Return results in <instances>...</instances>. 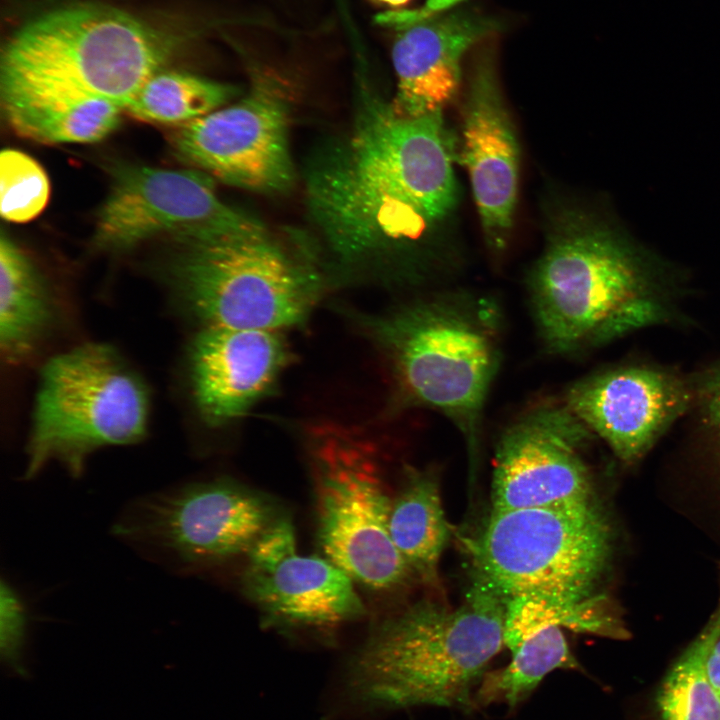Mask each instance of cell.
<instances>
[{
	"label": "cell",
	"instance_id": "1",
	"mask_svg": "<svg viewBox=\"0 0 720 720\" xmlns=\"http://www.w3.org/2000/svg\"><path fill=\"white\" fill-rule=\"evenodd\" d=\"M359 68L349 128L305 169V199L336 267L402 287L441 272L440 229L458 201L443 111L397 112Z\"/></svg>",
	"mask_w": 720,
	"mask_h": 720
},
{
	"label": "cell",
	"instance_id": "2",
	"mask_svg": "<svg viewBox=\"0 0 720 720\" xmlns=\"http://www.w3.org/2000/svg\"><path fill=\"white\" fill-rule=\"evenodd\" d=\"M505 611L504 599L475 577L458 607L423 599L384 620L345 663L336 681L335 711H473L488 664L505 646Z\"/></svg>",
	"mask_w": 720,
	"mask_h": 720
},
{
	"label": "cell",
	"instance_id": "3",
	"mask_svg": "<svg viewBox=\"0 0 720 720\" xmlns=\"http://www.w3.org/2000/svg\"><path fill=\"white\" fill-rule=\"evenodd\" d=\"M670 280L608 224L576 209L558 212L527 277L538 338L546 352L568 356L671 321Z\"/></svg>",
	"mask_w": 720,
	"mask_h": 720
},
{
	"label": "cell",
	"instance_id": "4",
	"mask_svg": "<svg viewBox=\"0 0 720 720\" xmlns=\"http://www.w3.org/2000/svg\"><path fill=\"white\" fill-rule=\"evenodd\" d=\"M376 344L406 404L446 417L476 473L485 405L502 359L496 302L462 289L414 296L382 313L348 311Z\"/></svg>",
	"mask_w": 720,
	"mask_h": 720
},
{
	"label": "cell",
	"instance_id": "5",
	"mask_svg": "<svg viewBox=\"0 0 720 720\" xmlns=\"http://www.w3.org/2000/svg\"><path fill=\"white\" fill-rule=\"evenodd\" d=\"M168 280L205 326L279 331L304 325L320 299L319 253L257 229L172 237Z\"/></svg>",
	"mask_w": 720,
	"mask_h": 720
},
{
	"label": "cell",
	"instance_id": "6",
	"mask_svg": "<svg viewBox=\"0 0 720 720\" xmlns=\"http://www.w3.org/2000/svg\"><path fill=\"white\" fill-rule=\"evenodd\" d=\"M178 42L121 9L71 4L39 15L9 38L1 53L0 83L84 93L125 110L175 54Z\"/></svg>",
	"mask_w": 720,
	"mask_h": 720
},
{
	"label": "cell",
	"instance_id": "7",
	"mask_svg": "<svg viewBox=\"0 0 720 720\" xmlns=\"http://www.w3.org/2000/svg\"><path fill=\"white\" fill-rule=\"evenodd\" d=\"M148 393L111 346L86 343L43 366L26 446L25 479L57 461L79 476L94 451L146 434Z\"/></svg>",
	"mask_w": 720,
	"mask_h": 720
},
{
	"label": "cell",
	"instance_id": "8",
	"mask_svg": "<svg viewBox=\"0 0 720 720\" xmlns=\"http://www.w3.org/2000/svg\"><path fill=\"white\" fill-rule=\"evenodd\" d=\"M306 447L321 555L373 593L409 584L413 575L389 533L392 497L376 447L336 427L312 429Z\"/></svg>",
	"mask_w": 720,
	"mask_h": 720
},
{
	"label": "cell",
	"instance_id": "9",
	"mask_svg": "<svg viewBox=\"0 0 720 720\" xmlns=\"http://www.w3.org/2000/svg\"><path fill=\"white\" fill-rule=\"evenodd\" d=\"M610 528L595 499L491 512L469 543L475 577L504 601L587 596L607 567Z\"/></svg>",
	"mask_w": 720,
	"mask_h": 720
},
{
	"label": "cell",
	"instance_id": "10",
	"mask_svg": "<svg viewBox=\"0 0 720 720\" xmlns=\"http://www.w3.org/2000/svg\"><path fill=\"white\" fill-rule=\"evenodd\" d=\"M281 514L270 497L218 477L138 499L114 531L169 567L196 571L245 557Z\"/></svg>",
	"mask_w": 720,
	"mask_h": 720
},
{
	"label": "cell",
	"instance_id": "11",
	"mask_svg": "<svg viewBox=\"0 0 720 720\" xmlns=\"http://www.w3.org/2000/svg\"><path fill=\"white\" fill-rule=\"evenodd\" d=\"M249 76L244 96L179 126L172 146L182 161L215 180L254 192H284L296 176L289 147L291 86L259 64L251 65Z\"/></svg>",
	"mask_w": 720,
	"mask_h": 720
},
{
	"label": "cell",
	"instance_id": "12",
	"mask_svg": "<svg viewBox=\"0 0 720 720\" xmlns=\"http://www.w3.org/2000/svg\"><path fill=\"white\" fill-rule=\"evenodd\" d=\"M595 437L562 398L528 405L498 438L492 512L594 499L584 450Z\"/></svg>",
	"mask_w": 720,
	"mask_h": 720
},
{
	"label": "cell",
	"instance_id": "13",
	"mask_svg": "<svg viewBox=\"0 0 720 720\" xmlns=\"http://www.w3.org/2000/svg\"><path fill=\"white\" fill-rule=\"evenodd\" d=\"M264 226L225 203L215 179L196 168H117L93 233L96 248L128 250L158 236L230 232Z\"/></svg>",
	"mask_w": 720,
	"mask_h": 720
},
{
	"label": "cell",
	"instance_id": "14",
	"mask_svg": "<svg viewBox=\"0 0 720 720\" xmlns=\"http://www.w3.org/2000/svg\"><path fill=\"white\" fill-rule=\"evenodd\" d=\"M562 399L624 462L644 455L694 400L693 386L670 372L625 366L570 385Z\"/></svg>",
	"mask_w": 720,
	"mask_h": 720
},
{
	"label": "cell",
	"instance_id": "15",
	"mask_svg": "<svg viewBox=\"0 0 720 720\" xmlns=\"http://www.w3.org/2000/svg\"><path fill=\"white\" fill-rule=\"evenodd\" d=\"M462 160L488 249L507 247L517 203L519 146L489 54L473 69L463 110Z\"/></svg>",
	"mask_w": 720,
	"mask_h": 720
},
{
	"label": "cell",
	"instance_id": "16",
	"mask_svg": "<svg viewBox=\"0 0 720 720\" xmlns=\"http://www.w3.org/2000/svg\"><path fill=\"white\" fill-rule=\"evenodd\" d=\"M279 331L205 326L189 350L191 390L201 419L220 428L245 416L290 362Z\"/></svg>",
	"mask_w": 720,
	"mask_h": 720
},
{
	"label": "cell",
	"instance_id": "17",
	"mask_svg": "<svg viewBox=\"0 0 720 720\" xmlns=\"http://www.w3.org/2000/svg\"><path fill=\"white\" fill-rule=\"evenodd\" d=\"M241 586L264 622L286 631L328 636L366 613L356 583L323 555L246 560Z\"/></svg>",
	"mask_w": 720,
	"mask_h": 720
},
{
	"label": "cell",
	"instance_id": "18",
	"mask_svg": "<svg viewBox=\"0 0 720 720\" xmlns=\"http://www.w3.org/2000/svg\"><path fill=\"white\" fill-rule=\"evenodd\" d=\"M499 26L481 13L449 9L397 28L392 47L395 110L409 117L443 111L459 88L463 56Z\"/></svg>",
	"mask_w": 720,
	"mask_h": 720
},
{
	"label": "cell",
	"instance_id": "19",
	"mask_svg": "<svg viewBox=\"0 0 720 720\" xmlns=\"http://www.w3.org/2000/svg\"><path fill=\"white\" fill-rule=\"evenodd\" d=\"M0 100L17 134L46 144L100 141L117 128L125 111L109 99L19 83H0Z\"/></svg>",
	"mask_w": 720,
	"mask_h": 720
},
{
	"label": "cell",
	"instance_id": "20",
	"mask_svg": "<svg viewBox=\"0 0 720 720\" xmlns=\"http://www.w3.org/2000/svg\"><path fill=\"white\" fill-rule=\"evenodd\" d=\"M389 533L413 578L440 590L439 563L450 527L433 471L405 469L400 488L391 500Z\"/></svg>",
	"mask_w": 720,
	"mask_h": 720
},
{
	"label": "cell",
	"instance_id": "21",
	"mask_svg": "<svg viewBox=\"0 0 720 720\" xmlns=\"http://www.w3.org/2000/svg\"><path fill=\"white\" fill-rule=\"evenodd\" d=\"M45 280L24 250L5 232L0 236V347L8 362L30 355L54 321Z\"/></svg>",
	"mask_w": 720,
	"mask_h": 720
},
{
	"label": "cell",
	"instance_id": "22",
	"mask_svg": "<svg viewBox=\"0 0 720 720\" xmlns=\"http://www.w3.org/2000/svg\"><path fill=\"white\" fill-rule=\"evenodd\" d=\"M548 627L612 639L629 636L610 601L601 594H528L506 601L505 646L513 652L526 638Z\"/></svg>",
	"mask_w": 720,
	"mask_h": 720
},
{
	"label": "cell",
	"instance_id": "23",
	"mask_svg": "<svg viewBox=\"0 0 720 720\" xmlns=\"http://www.w3.org/2000/svg\"><path fill=\"white\" fill-rule=\"evenodd\" d=\"M238 94L229 83L162 69L144 83L125 111L144 122L179 127L227 105Z\"/></svg>",
	"mask_w": 720,
	"mask_h": 720
},
{
	"label": "cell",
	"instance_id": "24",
	"mask_svg": "<svg viewBox=\"0 0 720 720\" xmlns=\"http://www.w3.org/2000/svg\"><path fill=\"white\" fill-rule=\"evenodd\" d=\"M512 653L508 665L484 675L475 694L476 708L499 703L513 709L552 671L580 669L579 662L558 627L537 631Z\"/></svg>",
	"mask_w": 720,
	"mask_h": 720
},
{
	"label": "cell",
	"instance_id": "25",
	"mask_svg": "<svg viewBox=\"0 0 720 720\" xmlns=\"http://www.w3.org/2000/svg\"><path fill=\"white\" fill-rule=\"evenodd\" d=\"M719 637L720 603L660 687L657 705L662 720H720V699L706 671L707 656Z\"/></svg>",
	"mask_w": 720,
	"mask_h": 720
},
{
	"label": "cell",
	"instance_id": "26",
	"mask_svg": "<svg viewBox=\"0 0 720 720\" xmlns=\"http://www.w3.org/2000/svg\"><path fill=\"white\" fill-rule=\"evenodd\" d=\"M50 195L48 176L28 154L12 148L0 154V213L3 219L25 223L38 216Z\"/></svg>",
	"mask_w": 720,
	"mask_h": 720
},
{
	"label": "cell",
	"instance_id": "27",
	"mask_svg": "<svg viewBox=\"0 0 720 720\" xmlns=\"http://www.w3.org/2000/svg\"><path fill=\"white\" fill-rule=\"evenodd\" d=\"M27 627V613L22 599L4 580L0 589V648L2 657L18 664Z\"/></svg>",
	"mask_w": 720,
	"mask_h": 720
},
{
	"label": "cell",
	"instance_id": "28",
	"mask_svg": "<svg viewBox=\"0 0 720 720\" xmlns=\"http://www.w3.org/2000/svg\"><path fill=\"white\" fill-rule=\"evenodd\" d=\"M693 390L702 423L720 444V365L701 376Z\"/></svg>",
	"mask_w": 720,
	"mask_h": 720
},
{
	"label": "cell",
	"instance_id": "29",
	"mask_svg": "<svg viewBox=\"0 0 720 720\" xmlns=\"http://www.w3.org/2000/svg\"><path fill=\"white\" fill-rule=\"evenodd\" d=\"M462 0H426L416 9L388 11L377 16V22L385 26L400 28L435 14L452 9Z\"/></svg>",
	"mask_w": 720,
	"mask_h": 720
},
{
	"label": "cell",
	"instance_id": "30",
	"mask_svg": "<svg viewBox=\"0 0 720 720\" xmlns=\"http://www.w3.org/2000/svg\"><path fill=\"white\" fill-rule=\"evenodd\" d=\"M709 681L720 699V637L713 644L706 660Z\"/></svg>",
	"mask_w": 720,
	"mask_h": 720
},
{
	"label": "cell",
	"instance_id": "31",
	"mask_svg": "<svg viewBox=\"0 0 720 720\" xmlns=\"http://www.w3.org/2000/svg\"><path fill=\"white\" fill-rule=\"evenodd\" d=\"M383 3H386L391 6H401L405 3H407L409 0H379Z\"/></svg>",
	"mask_w": 720,
	"mask_h": 720
}]
</instances>
